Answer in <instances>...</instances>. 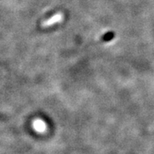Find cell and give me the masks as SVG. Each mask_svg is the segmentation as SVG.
Masks as SVG:
<instances>
[{"label":"cell","instance_id":"cell-2","mask_svg":"<svg viewBox=\"0 0 154 154\" xmlns=\"http://www.w3.org/2000/svg\"><path fill=\"white\" fill-rule=\"evenodd\" d=\"M33 126L36 130L39 131H44L45 128H46V124H45L44 122L40 120H35V122L33 123Z\"/></svg>","mask_w":154,"mask_h":154},{"label":"cell","instance_id":"cell-1","mask_svg":"<svg viewBox=\"0 0 154 154\" xmlns=\"http://www.w3.org/2000/svg\"><path fill=\"white\" fill-rule=\"evenodd\" d=\"M63 18V16L61 14H57L54 16L52 18L49 19V20H46L42 24V27L43 28H47L49 26H51V25H53V24H56V23H58L60 21H61Z\"/></svg>","mask_w":154,"mask_h":154}]
</instances>
